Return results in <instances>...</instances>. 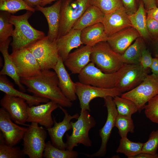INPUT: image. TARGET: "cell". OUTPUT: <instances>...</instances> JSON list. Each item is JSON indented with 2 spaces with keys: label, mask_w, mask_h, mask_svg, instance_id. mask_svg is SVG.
I'll use <instances>...</instances> for the list:
<instances>
[{
  "label": "cell",
  "mask_w": 158,
  "mask_h": 158,
  "mask_svg": "<svg viewBox=\"0 0 158 158\" xmlns=\"http://www.w3.org/2000/svg\"><path fill=\"white\" fill-rule=\"evenodd\" d=\"M21 82L34 95L48 99L63 107L70 108L72 102L64 95L59 85L57 75L50 70L41 71L36 76L20 78Z\"/></svg>",
  "instance_id": "6da1fadb"
},
{
  "label": "cell",
  "mask_w": 158,
  "mask_h": 158,
  "mask_svg": "<svg viewBox=\"0 0 158 158\" xmlns=\"http://www.w3.org/2000/svg\"><path fill=\"white\" fill-rule=\"evenodd\" d=\"M33 12L27 11L19 16L11 15L9 22L14 26L10 43L12 51L27 47L33 42L45 36L44 32L37 30L29 23L28 19Z\"/></svg>",
  "instance_id": "7a4b0ae2"
},
{
  "label": "cell",
  "mask_w": 158,
  "mask_h": 158,
  "mask_svg": "<svg viewBox=\"0 0 158 158\" xmlns=\"http://www.w3.org/2000/svg\"><path fill=\"white\" fill-rule=\"evenodd\" d=\"M90 59L96 67L107 73L116 72L126 63L122 54L114 51L107 41L92 47Z\"/></svg>",
  "instance_id": "3957f363"
},
{
  "label": "cell",
  "mask_w": 158,
  "mask_h": 158,
  "mask_svg": "<svg viewBox=\"0 0 158 158\" xmlns=\"http://www.w3.org/2000/svg\"><path fill=\"white\" fill-rule=\"evenodd\" d=\"M89 111L81 109L77 121L74 122H72V133L70 135L66 134V149L73 150L79 144L87 147L92 146V142L89 137V132L95 126L96 122Z\"/></svg>",
  "instance_id": "277c9868"
},
{
  "label": "cell",
  "mask_w": 158,
  "mask_h": 158,
  "mask_svg": "<svg viewBox=\"0 0 158 158\" xmlns=\"http://www.w3.org/2000/svg\"><path fill=\"white\" fill-rule=\"evenodd\" d=\"M26 47L37 61L41 71L54 69L59 57L56 41H52L45 36Z\"/></svg>",
  "instance_id": "5b68a950"
},
{
  "label": "cell",
  "mask_w": 158,
  "mask_h": 158,
  "mask_svg": "<svg viewBox=\"0 0 158 158\" xmlns=\"http://www.w3.org/2000/svg\"><path fill=\"white\" fill-rule=\"evenodd\" d=\"M90 0H62L58 38L67 33L90 5Z\"/></svg>",
  "instance_id": "8992f818"
},
{
  "label": "cell",
  "mask_w": 158,
  "mask_h": 158,
  "mask_svg": "<svg viewBox=\"0 0 158 158\" xmlns=\"http://www.w3.org/2000/svg\"><path fill=\"white\" fill-rule=\"evenodd\" d=\"M158 94V76L152 73L148 74L138 86L122 93V97L133 101L139 113L144 109L147 103Z\"/></svg>",
  "instance_id": "52a82bcc"
},
{
  "label": "cell",
  "mask_w": 158,
  "mask_h": 158,
  "mask_svg": "<svg viewBox=\"0 0 158 158\" xmlns=\"http://www.w3.org/2000/svg\"><path fill=\"white\" fill-rule=\"evenodd\" d=\"M23 138V151L30 158H42L47 137L45 128L36 123L29 125Z\"/></svg>",
  "instance_id": "ba28073f"
},
{
  "label": "cell",
  "mask_w": 158,
  "mask_h": 158,
  "mask_svg": "<svg viewBox=\"0 0 158 158\" xmlns=\"http://www.w3.org/2000/svg\"><path fill=\"white\" fill-rule=\"evenodd\" d=\"M120 73V69L114 73H105L91 62L78 74V77L79 82L83 84L102 88H112L115 87Z\"/></svg>",
  "instance_id": "9c48e42d"
},
{
  "label": "cell",
  "mask_w": 158,
  "mask_h": 158,
  "mask_svg": "<svg viewBox=\"0 0 158 158\" xmlns=\"http://www.w3.org/2000/svg\"><path fill=\"white\" fill-rule=\"evenodd\" d=\"M140 64L125 63L120 69V73L115 87L122 93L129 91L139 85L150 72Z\"/></svg>",
  "instance_id": "30bf717a"
},
{
  "label": "cell",
  "mask_w": 158,
  "mask_h": 158,
  "mask_svg": "<svg viewBox=\"0 0 158 158\" xmlns=\"http://www.w3.org/2000/svg\"><path fill=\"white\" fill-rule=\"evenodd\" d=\"M10 55L20 78L34 76L41 72L38 62L27 48L13 51Z\"/></svg>",
  "instance_id": "8fae6325"
},
{
  "label": "cell",
  "mask_w": 158,
  "mask_h": 158,
  "mask_svg": "<svg viewBox=\"0 0 158 158\" xmlns=\"http://www.w3.org/2000/svg\"><path fill=\"white\" fill-rule=\"evenodd\" d=\"M76 93L79 101L81 109L90 110V102L93 99L100 97L104 98L110 96L113 98L121 96L122 94L116 87L104 88L83 84L80 82L75 83Z\"/></svg>",
  "instance_id": "7c38bea8"
},
{
  "label": "cell",
  "mask_w": 158,
  "mask_h": 158,
  "mask_svg": "<svg viewBox=\"0 0 158 158\" xmlns=\"http://www.w3.org/2000/svg\"><path fill=\"white\" fill-rule=\"evenodd\" d=\"M104 106L107 110V116L106 122L103 127L99 130V135L101 138V144L99 149L96 152L91 154H84L90 158L102 157L107 152V144L113 128L115 126L116 118L118 114L116 107L113 97L108 96L104 98Z\"/></svg>",
  "instance_id": "4fadbf2b"
},
{
  "label": "cell",
  "mask_w": 158,
  "mask_h": 158,
  "mask_svg": "<svg viewBox=\"0 0 158 158\" xmlns=\"http://www.w3.org/2000/svg\"><path fill=\"white\" fill-rule=\"evenodd\" d=\"M7 112L0 109V130L4 143L14 146L23 139L27 128L21 127L12 121Z\"/></svg>",
  "instance_id": "5bb4252c"
},
{
  "label": "cell",
  "mask_w": 158,
  "mask_h": 158,
  "mask_svg": "<svg viewBox=\"0 0 158 158\" xmlns=\"http://www.w3.org/2000/svg\"><path fill=\"white\" fill-rule=\"evenodd\" d=\"M59 105L56 102L50 100L43 104L29 106L27 122L37 123L46 129L52 127L54 121L51 113L59 108Z\"/></svg>",
  "instance_id": "9a60e30c"
},
{
  "label": "cell",
  "mask_w": 158,
  "mask_h": 158,
  "mask_svg": "<svg viewBox=\"0 0 158 158\" xmlns=\"http://www.w3.org/2000/svg\"><path fill=\"white\" fill-rule=\"evenodd\" d=\"M59 108L64 114L63 120L61 122H57L54 118V126L45 129L48 131L52 144L60 149L66 150V143L63 141V137L66 132L72 129L71 120L74 119H77L79 115L76 113L71 115L63 107L59 105Z\"/></svg>",
  "instance_id": "2e32d148"
},
{
  "label": "cell",
  "mask_w": 158,
  "mask_h": 158,
  "mask_svg": "<svg viewBox=\"0 0 158 158\" xmlns=\"http://www.w3.org/2000/svg\"><path fill=\"white\" fill-rule=\"evenodd\" d=\"M0 104L8 113L13 121L17 124L25 125L29 106L24 99L5 94L1 99Z\"/></svg>",
  "instance_id": "e0dca14e"
},
{
  "label": "cell",
  "mask_w": 158,
  "mask_h": 158,
  "mask_svg": "<svg viewBox=\"0 0 158 158\" xmlns=\"http://www.w3.org/2000/svg\"><path fill=\"white\" fill-rule=\"evenodd\" d=\"M102 23L108 37L122 29L132 27L128 14L124 7L105 14Z\"/></svg>",
  "instance_id": "ac0fdd59"
},
{
  "label": "cell",
  "mask_w": 158,
  "mask_h": 158,
  "mask_svg": "<svg viewBox=\"0 0 158 158\" xmlns=\"http://www.w3.org/2000/svg\"><path fill=\"white\" fill-rule=\"evenodd\" d=\"M140 37L133 27L122 29L108 37L107 42L115 52L122 54L132 43Z\"/></svg>",
  "instance_id": "d6986e66"
},
{
  "label": "cell",
  "mask_w": 158,
  "mask_h": 158,
  "mask_svg": "<svg viewBox=\"0 0 158 158\" xmlns=\"http://www.w3.org/2000/svg\"><path fill=\"white\" fill-rule=\"evenodd\" d=\"M62 2V0H58L50 6L44 7L38 5L35 8V10L41 12L46 19L49 28L47 36L53 41L58 38Z\"/></svg>",
  "instance_id": "ffe728a7"
},
{
  "label": "cell",
  "mask_w": 158,
  "mask_h": 158,
  "mask_svg": "<svg viewBox=\"0 0 158 158\" xmlns=\"http://www.w3.org/2000/svg\"><path fill=\"white\" fill-rule=\"evenodd\" d=\"M92 47L85 45L70 53L63 62L72 74H79L90 61Z\"/></svg>",
  "instance_id": "44dd1931"
},
{
  "label": "cell",
  "mask_w": 158,
  "mask_h": 158,
  "mask_svg": "<svg viewBox=\"0 0 158 158\" xmlns=\"http://www.w3.org/2000/svg\"><path fill=\"white\" fill-rule=\"evenodd\" d=\"M65 66L59 56L54 70L57 75L59 87L62 92L67 98L72 102L75 101L78 97L76 93L75 83L71 79Z\"/></svg>",
  "instance_id": "7402d4cb"
},
{
  "label": "cell",
  "mask_w": 158,
  "mask_h": 158,
  "mask_svg": "<svg viewBox=\"0 0 158 158\" xmlns=\"http://www.w3.org/2000/svg\"><path fill=\"white\" fill-rule=\"evenodd\" d=\"M81 30L72 28L66 34L59 37L56 43L59 56L64 62L71 50L83 44L80 39Z\"/></svg>",
  "instance_id": "603a6c76"
},
{
  "label": "cell",
  "mask_w": 158,
  "mask_h": 158,
  "mask_svg": "<svg viewBox=\"0 0 158 158\" xmlns=\"http://www.w3.org/2000/svg\"><path fill=\"white\" fill-rule=\"evenodd\" d=\"M11 39L9 38L6 40L0 43V51L4 59V64L0 72V75H7L11 78L21 91L26 92V90L21 82L19 75L11 55L8 53L9 45Z\"/></svg>",
  "instance_id": "cb8c5ba5"
},
{
  "label": "cell",
  "mask_w": 158,
  "mask_h": 158,
  "mask_svg": "<svg viewBox=\"0 0 158 158\" xmlns=\"http://www.w3.org/2000/svg\"><path fill=\"white\" fill-rule=\"evenodd\" d=\"M0 90L5 94L23 99L30 107L45 103L49 100L47 98L31 95L16 90L4 75H0Z\"/></svg>",
  "instance_id": "d4e9b609"
},
{
  "label": "cell",
  "mask_w": 158,
  "mask_h": 158,
  "mask_svg": "<svg viewBox=\"0 0 158 158\" xmlns=\"http://www.w3.org/2000/svg\"><path fill=\"white\" fill-rule=\"evenodd\" d=\"M108 38L101 23L86 27L81 31V40L85 45L93 47L99 42L107 41Z\"/></svg>",
  "instance_id": "484cf974"
},
{
  "label": "cell",
  "mask_w": 158,
  "mask_h": 158,
  "mask_svg": "<svg viewBox=\"0 0 158 158\" xmlns=\"http://www.w3.org/2000/svg\"><path fill=\"white\" fill-rule=\"evenodd\" d=\"M104 15L98 8L90 5L75 23L72 28L81 30L89 26L102 23Z\"/></svg>",
  "instance_id": "4316f807"
},
{
  "label": "cell",
  "mask_w": 158,
  "mask_h": 158,
  "mask_svg": "<svg viewBox=\"0 0 158 158\" xmlns=\"http://www.w3.org/2000/svg\"><path fill=\"white\" fill-rule=\"evenodd\" d=\"M146 10L144 5L139 1L138 8L134 13L128 15V18L132 25L143 39L147 40L151 38L147 26Z\"/></svg>",
  "instance_id": "83f0119b"
},
{
  "label": "cell",
  "mask_w": 158,
  "mask_h": 158,
  "mask_svg": "<svg viewBox=\"0 0 158 158\" xmlns=\"http://www.w3.org/2000/svg\"><path fill=\"white\" fill-rule=\"evenodd\" d=\"M143 38L141 37L137 38L122 54L126 63L140 64L139 60L143 51L146 48Z\"/></svg>",
  "instance_id": "f1b7e54d"
},
{
  "label": "cell",
  "mask_w": 158,
  "mask_h": 158,
  "mask_svg": "<svg viewBox=\"0 0 158 158\" xmlns=\"http://www.w3.org/2000/svg\"><path fill=\"white\" fill-rule=\"evenodd\" d=\"M143 144L140 142H132L127 137L121 138L116 152L124 154L128 158H132L141 152Z\"/></svg>",
  "instance_id": "f546056e"
},
{
  "label": "cell",
  "mask_w": 158,
  "mask_h": 158,
  "mask_svg": "<svg viewBox=\"0 0 158 158\" xmlns=\"http://www.w3.org/2000/svg\"><path fill=\"white\" fill-rule=\"evenodd\" d=\"M78 155L74 150H61L54 146L51 141L46 143L43 157L45 158H76Z\"/></svg>",
  "instance_id": "4dcf8cb0"
},
{
  "label": "cell",
  "mask_w": 158,
  "mask_h": 158,
  "mask_svg": "<svg viewBox=\"0 0 158 158\" xmlns=\"http://www.w3.org/2000/svg\"><path fill=\"white\" fill-rule=\"evenodd\" d=\"M113 100L119 115L131 117L133 114L138 111L136 104L129 99L118 96L113 97Z\"/></svg>",
  "instance_id": "1f68e13d"
},
{
  "label": "cell",
  "mask_w": 158,
  "mask_h": 158,
  "mask_svg": "<svg viewBox=\"0 0 158 158\" xmlns=\"http://www.w3.org/2000/svg\"><path fill=\"white\" fill-rule=\"evenodd\" d=\"M22 10L34 13L35 8L30 6L24 0H0V10L14 14Z\"/></svg>",
  "instance_id": "d6a6232c"
},
{
  "label": "cell",
  "mask_w": 158,
  "mask_h": 158,
  "mask_svg": "<svg viewBox=\"0 0 158 158\" xmlns=\"http://www.w3.org/2000/svg\"><path fill=\"white\" fill-rule=\"evenodd\" d=\"M90 4L99 8L104 14L124 7L122 0H90Z\"/></svg>",
  "instance_id": "836d02e7"
},
{
  "label": "cell",
  "mask_w": 158,
  "mask_h": 158,
  "mask_svg": "<svg viewBox=\"0 0 158 158\" xmlns=\"http://www.w3.org/2000/svg\"><path fill=\"white\" fill-rule=\"evenodd\" d=\"M115 126L118 129L121 138L127 137L128 133H133L135 126L131 117L118 114L115 121Z\"/></svg>",
  "instance_id": "e575fe53"
},
{
  "label": "cell",
  "mask_w": 158,
  "mask_h": 158,
  "mask_svg": "<svg viewBox=\"0 0 158 158\" xmlns=\"http://www.w3.org/2000/svg\"><path fill=\"white\" fill-rule=\"evenodd\" d=\"M10 13L1 11L0 13V43L12 36L13 30V25L9 22Z\"/></svg>",
  "instance_id": "d590c367"
},
{
  "label": "cell",
  "mask_w": 158,
  "mask_h": 158,
  "mask_svg": "<svg viewBox=\"0 0 158 158\" xmlns=\"http://www.w3.org/2000/svg\"><path fill=\"white\" fill-rule=\"evenodd\" d=\"M25 155L23 150L18 147L10 146L4 142H1L0 158H21Z\"/></svg>",
  "instance_id": "8d00e7d4"
},
{
  "label": "cell",
  "mask_w": 158,
  "mask_h": 158,
  "mask_svg": "<svg viewBox=\"0 0 158 158\" xmlns=\"http://www.w3.org/2000/svg\"><path fill=\"white\" fill-rule=\"evenodd\" d=\"M144 109L147 118L152 122L158 123V94L148 102Z\"/></svg>",
  "instance_id": "74e56055"
},
{
  "label": "cell",
  "mask_w": 158,
  "mask_h": 158,
  "mask_svg": "<svg viewBox=\"0 0 158 158\" xmlns=\"http://www.w3.org/2000/svg\"><path fill=\"white\" fill-rule=\"evenodd\" d=\"M158 148V129L150 133L148 140L144 143L141 152L155 154Z\"/></svg>",
  "instance_id": "f35d334b"
},
{
  "label": "cell",
  "mask_w": 158,
  "mask_h": 158,
  "mask_svg": "<svg viewBox=\"0 0 158 158\" xmlns=\"http://www.w3.org/2000/svg\"><path fill=\"white\" fill-rule=\"evenodd\" d=\"M147 26L151 38L154 40L158 36V21L147 16Z\"/></svg>",
  "instance_id": "ab89813d"
},
{
  "label": "cell",
  "mask_w": 158,
  "mask_h": 158,
  "mask_svg": "<svg viewBox=\"0 0 158 158\" xmlns=\"http://www.w3.org/2000/svg\"><path fill=\"white\" fill-rule=\"evenodd\" d=\"M153 58L150 51L146 48L143 51L139 60L140 64L144 68H150L152 62Z\"/></svg>",
  "instance_id": "60d3db41"
},
{
  "label": "cell",
  "mask_w": 158,
  "mask_h": 158,
  "mask_svg": "<svg viewBox=\"0 0 158 158\" xmlns=\"http://www.w3.org/2000/svg\"><path fill=\"white\" fill-rule=\"evenodd\" d=\"M122 1L128 15L133 13L136 11L137 0H122Z\"/></svg>",
  "instance_id": "b9f144b4"
},
{
  "label": "cell",
  "mask_w": 158,
  "mask_h": 158,
  "mask_svg": "<svg viewBox=\"0 0 158 158\" xmlns=\"http://www.w3.org/2000/svg\"><path fill=\"white\" fill-rule=\"evenodd\" d=\"M143 3L145 8L147 11L156 6H157V0H139Z\"/></svg>",
  "instance_id": "7bdbcfd3"
},
{
  "label": "cell",
  "mask_w": 158,
  "mask_h": 158,
  "mask_svg": "<svg viewBox=\"0 0 158 158\" xmlns=\"http://www.w3.org/2000/svg\"><path fill=\"white\" fill-rule=\"evenodd\" d=\"M147 16L152 18L158 21V7L156 6L146 11Z\"/></svg>",
  "instance_id": "ee69618b"
},
{
  "label": "cell",
  "mask_w": 158,
  "mask_h": 158,
  "mask_svg": "<svg viewBox=\"0 0 158 158\" xmlns=\"http://www.w3.org/2000/svg\"><path fill=\"white\" fill-rule=\"evenodd\" d=\"M150 68L152 74L158 76V57L153 58L152 63Z\"/></svg>",
  "instance_id": "f6af8a7d"
},
{
  "label": "cell",
  "mask_w": 158,
  "mask_h": 158,
  "mask_svg": "<svg viewBox=\"0 0 158 158\" xmlns=\"http://www.w3.org/2000/svg\"><path fill=\"white\" fill-rule=\"evenodd\" d=\"M158 154H152L145 153L141 152L132 158H158Z\"/></svg>",
  "instance_id": "bcb514c9"
},
{
  "label": "cell",
  "mask_w": 158,
  "mask_h": 158,
  "mask_svg": "<svg viewBox=\"0 0 158 158\" xmlns=\"http://www.w3.org/2000/svg\"><path fill=\"white\" fill-rule=\"evenodd\" d=\"M31 7L35 8L37 6L40 5L41 0H24Z\"/></svg>",
  "instance_id": "7dc6e473"
},
{
  "label": "cell",
  "mask_w": 158,
  "mask_h": 158,
  "mask_svg": "<svg viewBox=\"0 0 158 158\" xmlns=\"http://www.w3.org/2000/svg\"><path fill=\"white\" fill-rule=\"evenodd\" d=\"M152 44L154 57H158V36L153 40Z\"/></svg>",
  "instance_id": "c3c4849f"
},
{
  "label": "cell",
  "mask_w": 158,
  "mask_h": 158,
  "mask_svg": "<svg viewBox=\"0 0 158 158\" xmlns=\"http://www.w3.org/2000/svg\"><path fill=\"white\" fill-rule=\"evenodd\" d=\"M58 0H41L40 5L44 7L46 5L50 4L53 1Z\"/></svg>",
  "instance_id": "681fc988"
},
{
  "label": "cell",
  "mask_w": 158,
  "mask_h": 158,
  "mask_svg": "<svg viewBox=\"0 0 158 158\" xmlns=\"http://www.w3.org/2000/svg\"><path fill=\"white\" fill-rule=\"evenodd\" d=\"M158 5V0H157V6Z\"/></svg>",
  "instance_id": "f907efd6"
},
{
  "label": "cell",
  "mask_w": 158,
  "mask_h": 158,
  "mask_svg": "<svg viewBox=\"0 0 158 158\" xmlns=\"http://www.w3.org/2000/svg\"><path fill=\"white\" fill-rule=\"evenodd\" d=\"M157 6L158 7V5Z\"/></svg>",
  "instance_id": "816d5d0a"
},
{
  "label": "cell",
  "mask_w": 158,
  "mask_h": 158,
  "mask_svg": "<svg viewBox=\"0 0 158 158\" xmlns=\"http://www.w3.org/2000/svg\"></svg>",
  "instance_id": "f5cc1de1"
}]
</instances>
